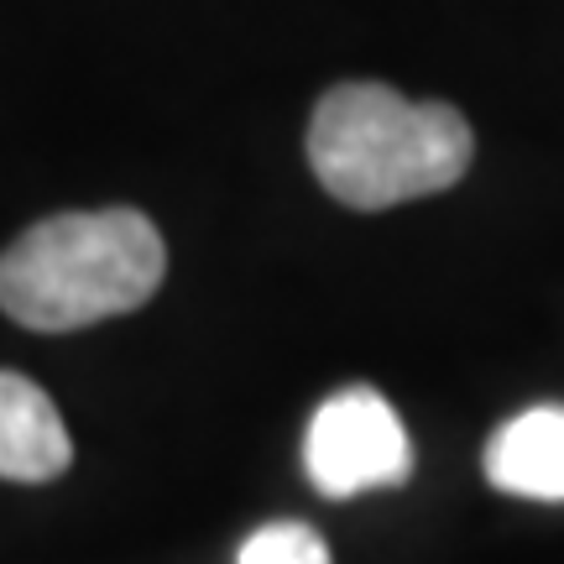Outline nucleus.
I'll return each mask as SVG.
<instances>
[{
    "instance_id": "f257e3e1",
    "label": "nucleus",
    "mask_w": 564,
    "mask_h": 564,
    "mask_svg": "<svg viewBox=\"0 0 564 564\" xmlns=\"http://www.w3.org/2000/svg\"><path fill=\"white\" fill-rule=\"evenodd\" d=\"M476 137L455 105L403 100L392 84H335L308 121L314 178L350 209H392L465 178Z\"/></svg>"
},
{
    "instance_id": "f03ea898",
    "label": "nucleus",
    "mask_w": 564,
    "mask_h": 564,
    "mask_svg": "<svg viewBox=\"0 0 564 564\" xmlns=\"http://www.w3.org/2000/svg\"><path fill=\"white\" fill-rule=\"evenodd\" d=\"M162 272L167 246L141 209H74L0 251V308L26 329L63 335L141 308Z\"/></svg>"
},
{
    "instance_id": "7ed1b4c3",
    "label": "nucleus",
    "mask_w": 564,
    "mask_h": 564,
    "mask_svg": "<svg viewBox=\"0 0 564 564\" xmlns=\"http://www.w3.org/2000/svg\"><path fill=\"white\" fill-rule=\"evenodd\" d=\"M303 470L319 497H361L413 476V444L398 408L371 387H345L324 398L303 434Z\"/></svg>"
},
{
    "instance_id": "20e7f679",
    "label": "nucleus",
    "mask_w": 564,
    "mask_h": 564,
    "mask_svg": "<svg viewBox=\"0 0 564 564\" xmlns=\"http://www.w3.org/2000/svg\"><path fill=\"white\" fill-rule=\"evenodd\" d=\"M68 460H74V444L53 398L21 371H0V481H58Z\"/></svg>"
},
{
    "instance_id": "39448f33",
    "label": "nucleus",
    "mask_w": 564,
    "mask_h": 564,
    "mask_svg": "<svg viewBox=\"0 0 564 564\" xmlns=\"http://www.w3.org/2000/svg\"><path fill=\"white\" fill-rule=\"evenodd\" d=\"M486 481L523 502H564V408L544 403L507 419L486 444Z\"/></svg>"
},
{
    "instance_id": "423d86ee",
    "label": "nucleus",
    "mask_w": 564,
    "mask_h": 564,
    "mask_svg": "<svg viewBox=\"0 0 564 564\" xmlns=\"http://www.w3.org/2000/svg\"><path fill=\"white\" fill-rule=\"evenodd\" d=\"M241 564H329V549L308 523H267L241 544Z\"/></svg>"
}]
</instances>
